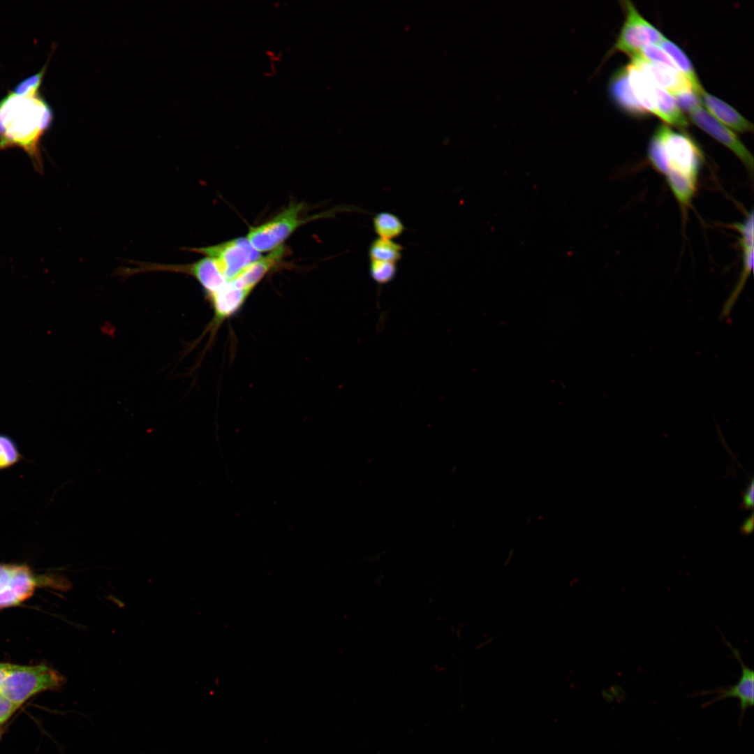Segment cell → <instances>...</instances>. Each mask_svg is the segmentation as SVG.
Instances as JSON below:
<instances>
[{"instance_id":"cell-17","label":"cell","mask_w":754,"mask_h":754,"mask_svg":"<svg viewBox=\"0 0 754 754\" xmlns=\"http://www.w3.org/2000/svg\"><path fill=\"white\" fill-rule=\"evenodd\" d=\"M373 227L378 237L387 239L399 237L406 229L399 217L389 212L377 213L373 218Z\"/></svg>"},{"instance_id":"cell-6","label":"cell","mask_w":754,"mask_h":754,"mask_svg":"<svg viewBox=\"0 0 754 754\" xmlns=\"http://www.w3.org/2000/svg\"><path fill=\"white\" fill-rule=\"evenodd\" d=\"M191 250L212 258L215 261L226 282L225 287L247 266L260 257V253L253 248L246 237Z\"/></svg>"},{"instance_id":"cell-14","label":"cell","mask_w":754,"mask_h":754,"mask_svg":"<svg viewBox=\"0 0 754 754\" xmlns=\"http://www.w3.org/2000/svg\"><path fill=\"white\" fill-rule=\"evenodd\" d=\"M653 84L656 97V116L679 128L687 127L688 120L672 95L655 83Z\"/></svg>"},{"instance_id":"cell-19","label":"cell","mask_w":754,"mask_h":754,"mask_svg":"<svg viewBox=\"0 0 754 754\" xmlns=\"http://www.w3.org/2000/svg\"><path fill=\"white\" fill-rule=\"evenodd\" d=\"M743 251V270L740 276V279L737 285L734 289L733 292L725 302L722 312L721 317L725 318L730 314V312L738 299V297L744 286L750 274L753 271V249L745 250Z\"/></svg>"},{"instance_id":"cell-30","label":"cell","mask_w":754,"mask_h":754,"mask_svg":"<svg viewBox=\"0 0 754 754\" xmlns=\"http://www.w3.org/2000/svg\"><path fill=\"white\" fill-rule=\"evenodd\" d=\"M13 665L0 663V688L3 681L6 677Z\"/></svg>"},{"instance_id":"cell-16","label":"cell","mask_w":754,"mask_h":754,"mask_svg":"<svg viewBox=\"0 0 754 754\" xmlns=\"http://www.w3.org/2000/svg\"><path fill=\"white\" fill-rule=\"evenodd\" d=\"M38 582L27 566H16L8 588L22 602L33 594Z\"/></svg>"},{"instance_id":"cell-29","label":"cell","mask_w":754,"mask_h":754,"mask_svg":"<svg viewBox=\"0 0 754 754\" xmlns=\"http://www.w3.org/2000/svg\"><path fill=\"white\" fill-rule=\"evenodd\" d=\"M753 513L752 512L751 516L748 517L740 527L741 533L744 535H750L753 531Z\"/></svg>"},{"instance_id":"cell-3","label":"cell","mask_w":754,"mask_h":754,"mask_svg":"<svg viewBox=\"0 0 754 754\" xmlns=\"http://www.w3.org/2000/svg\"><path fill=\"white\" fill-rule=\"evenodd\" d=\"M65 678L46 665H12L2 682L0 693L20 707L31 696L47 690H56L65 683Z\"/></svg>"},{"instance_id":"cell-18","label":"cell","mask_w":754,"mask_h":754,"mask_svg":"<svg viewBox=\"0 0 754 754\" xmlns=\"http://www.w3.org/2000/svg\"><path fill=\"white\" fill-rule=\"evenodd\" d=\"M404 247L392 239L378 237L369 247V260H376L397 263L402 257Z\"/></svg>"},{"instance_id":"cell-7","label":"cell","mask_w":754,"mask_h":754,"mask_svg":"<svg viewBox=\"0 0 754 754\" xmlns=\"http://www.w3.org/2000/svg\"><path fill=\"white\" fill-rule=\"evenodd\" d=\"M724 643L730 649L733 657L739 663L741 674L738 682L727 687H718L707 690H700L691 695V697L704 696L707 695H716L712 699L704 702L702 708H705L718 701L734 697L739 700V726H741L746 709L754 704V672L748 667L741 659L738 649L733 646L722 635Z\"/></svg>"},{"instance_id":"cell-23","label":"cell","mask_w":754,"mask_h":754,"mask_svg":"<svg viewBox=\"0 0 754 754\" xmlns=\"http://www.w3.org/2000/svg\"><path fill=\"white\" fill-rule=\"evenodd\" d=\"M732 227L740 235L739 244L742 251L753 249V212L751 211L743 222L734 223Z\"/></svg>"},{"instance_id":"cell-1","label":"cell","mask_w":754,"mask_h":754,"mask_svg":"<svg viewBox=\"0 0 754 754\" xmlns=\"http://www.w3.org/2000/svg\"><path fill=\"white\" fill-rule=\"evenodd\" d=\"M45 68L0 100V149H22L39 172H43L40 140L53 120L52 108L39 90Z\"/></svg>"},{"instance_id":"cell-21","label":"cell","mask_w":754,"mask_h":754,"mask_svg":"<svg viewBox=\"0 0 754 754\" xmlns=\"http://www.w3.org/2000/svg\"><path fill=\"white\" fill-rule=\"evenodd\" d=\"M21 454L15 443L7 436L0 434V470L17 464Z\"/></svg>"},{"instance_id":"cell-28","label":"cell","mask_w":754,"mask_h":754,"mask_svg":"<svg viewBox=\"0 0 754 754\" xmlns=\"http://www.w3.org/2000/svg\"><path fill=\"white\" fill-rule=\"evenodd\" d=\"M21 603L18 597L8 588L0 592V608L13 606Z\"/></svg>"},{"instance_id":"cell-22","label":"cell","mask_w":754,"mask_h":754,"mask_svg":"<svg viewBox=\"0 0 754 754\" xmlns=\"http://www.w3.org/2000/svg\"><path fill=\"white\" fill-rule=\"evenodd\" d=\"M639 54L651 62L663 64L675 71H679L670 57L656 45L650 44L643 47Z\"/></svg>"},{"instance_id":"cell-26","label":"cell","mask_w":754,"mask_h":754,"mask_svg":"<svg viewBox=\"0 0 754 754\" xmlns=\"http://www.w3.org/2000/svg\"><path fill=\"white\" fill-rule=\"evenodd\" d=\"M16 565H0V592L8 587Z\"/></svg>"},{"instance_id":"cell-8","label":"cell","mask_w":754,"mask_h":754,"mask_svg":"<svg viewBox=\"0 0 754 754\" xmlns=\"http://www.w3.org/2000/svg\"><path fill=\"white\" fill-rule=\"evenodd\" d=\"M689 114L694 124L731 149L742 161L750 173H753V155L732 131L701 106L695 108Z\"/></svg>"},{"instance_id":"cell-13","label":"cell","mask_w":754,"mask_h":754,"mask_svg":"<svg viewBox=\"0 0 754 754\" xmlns=\"http://www.w3.org/2000/svg\"><path fill=\"white\" fill-rule=\"evenodd\" d=\"M627 68L630 84L636 100L648 113L656 116V97L652 81L630 64L627 65Z\"/></svg>"},{"instance_id":"cell-25","label":"cell","mask_w":754,"mask_h":754,"mask_svg":"<svg viewBox=\"0 0 754 754\" xmlns=\"http://www.w3.org/2000/svg\"><path fill=\"white\" fill-rule=\"evenodd\" d=\"M19 707L0 693V725L6 722Z\"/></svg>"},{"instance_id":"cell-20","label":"cell","mask_w":754,"mask_h":754,"mask_svg":"<svg viewBox=\"0 0 754 754\" xmlns=\"http://www.w3.org/2000/svg\"><path fill=\"white\" fill-rule=\"evenodd\" d=\"M397 263L370 260L369 274L376 283L383 286L390 283L396 276Z\"/></svg>"},{"instance_id":"cell-24","label":"cell","mask_w":754,"mask_h":754,"mask_svg":"<svg viewBox=\"0 0 754 754\" xmlns=\"http://www.w3.org/2000/svg\"><path fill=\"white\" fill-rule=\"evenodd\" d=\"M674 96L679 108H682L688 112L701 106L702 101L700 96L693 91L681 93Z\"/></svg>"},{"instance_id":"cell-15","label":"cell","mask_w":754,"mask_h":754,"mask_svg":"<svg viewBox=\"0 0 754 754\" xmlns=\"http://www.w3.org/2000/svg\"><path fill=\"white\" fill-rule=\"evenodd\" d=\"M659 44L665 50L664 51L670 56L679 70L688 79L693 91L700 96L704 89L688 56L677 45L665 37L663 38Z\"/></svg>"},{"instance_id":"cell-9","label":"cell","mask_w":754,"mask_h":754,"mask_svg":"<svg viewBox=\"0 0 754 754\" xmlns=\"http://www.w3.org/2000/svg\"><path fill=\"white\" fill-rule=\"evenodd\" d=\"M630 64L644 73L653 83L673 96L693 91L690 81L679 71H675L663 64L651 62L640 54L631 57Z\"/></svg>"},{"instance_id":"cell-27","label":"cell","mask_w":754,"mask_h":754,"mask_svg":"<svg viewBox=\"0 0 754 754\" xmlns=\"http://www.w3.org/2000/svg\"><path fill=\"white\" fill-rule=\"evenodd\" d=\"M754 504V484L753 479H751L750 484L748 485L746 489L742 493V501L740 508L743 510H750L753 508Z\"/></svg>"},{"instance_id":"cell-4","label":"cell","mask_w":754,"mask_h":754,"mask_svg":"<svg viewBox=\"0 0 754 754\" xmlns=\"http://www.w3.org/2000/svg\"><path fill=\"white\" fill-rule=\"evenodd\" d=\"M304 207L302 203H291L268 221L251 227L246 239L258 252L272 251L283 245L300 226L323 215L310 217L303 216Z\"/></svg>"},{"instance_id":"cell-12","label":"cell","mask_w":754,"mask_h":754,"mask_svg":"<svg viewBox=\"0 0 754 754\" xmlns=\"http://www.w3.org/2000/svg\"><path fill=\"white\" fill-rule=\"evenodd\" d=\"M700 97L711 114L722 124L739 132L753 131V124L727 103L704 90L700 93Z\"/></svg>"},{"instance_id":"cell-11","label":"cell","mask_w":754,"mask_h":754,"mask_svg":"<svg viewBox=\"0 0 754 754\" xmlns=\"http://www.w3.org/2000/svg\"><path fill=\"white\" fill-rule=\"evenodd\" d=\"M608 91L614 104L625 113L634 117H644L649 113L636 100L632 91L627 66L619 68L612 75Z\"/></svg>"},{"instance_id":"cell-5","label":"cell","mask_w":754,"mask_h":754,"mask_svg":"<svg viewBox=\"0 0 754 754\" xmlns=\"http://www.w3.org/2000/svg\"><path fill=\"white\" fill-rule=\"evenodd\" d=\"M621 3L625 13V20L605 58L617 51L631 57L638 54L643 47L659 43L665 37L640 15L631 1L625 0Z\"/></svg>"},{"instance_id":"cell-2","label":"cell","mask_w":754,"mask_h":754,"mask_svg":"<svg viewBox=\"0 0 754 754\" xmlns=\"http://www.w3.org/2000/svg\"><path fill=\"white\" fill-rule=\"evenodd\" d=\"M647 156L663 175L677 200L683 209L695 193L704 157L697 143L687 133L661 124L650 139Z\"/></svg>"},{"instance_id":"cell-10","label":"cell","mask_w":754,"mask_h":754,"mask_svg":"<svg viewBox=\"0 0 754 754\" xmlns=\"http://www.w3.org/2000/svg\"><path fill=\"white\" fill-rule=\"evenodd\" d=\"M285 253L286 249L282 245L270 251L266 256L260 257L247 266L223 289H231L250 295L261 280L282 260Z\"/></svg>"}]
</instances>
